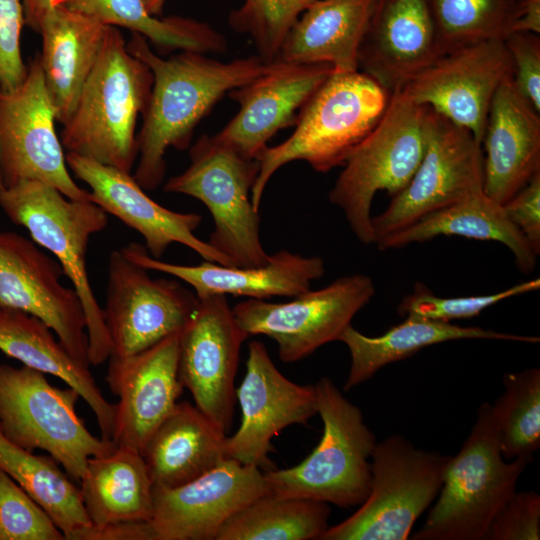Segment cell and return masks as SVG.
Instances as JSON below:
<instances>
[{
    "instance_id": "2",
    "label": "cell",
    "mask_w": 540,
    "mask_h": 540,
    "mask_svg": "<svg viewBox=\"0 0 540 540\" xmlns=\"http://www.w3.org/2000/svg\"><path fill=\"white\" fill-rule=\"evenodd\" d=\"M152 85L149 67L129 52L120 30L108 26L99 58L63 125V149L131 173L138 158L137 120Z\"/></svg>"
},
{
    "instance_id": "21",
    "label": "cell",
    "mask_w": 540,
    "mask_h": 540,
    "mask_svg": "<svg viewBox=\"0 0 540 540\" xmlns=\"http://www.w3.org/2000/svg\"><path fill=\"white\" fill-rule=\"evenodd\" d=\"M179 334L130 356L109 357L106 381L119 398L111 440L138 450L177 404Z\"/></svg>"
},
{
    "instance_id": "26",
    "label": "cell",
    "mask_w": 540,
    "mask_h": 540,
    "mask_svg": "<svg viewBox=\"0 0 540 540\" xmlns=\"http://www.w3.org/2000/svg\"><path fill=\"white\" fill-rule=\"evenodd\" d=\"M108 26L60 5L43 19L40 59L43 78L56 114L64 125L101 53Z\"/></svg>"
},
{
    "instance_id": "11",
    "label": "cell",
    "mask_w": 540,
    "mask_h": 540,
    "mask_svg": "<svg viewBox=\"0 0 540 540\" xmlns=\"http://www.w3.org/2000/svg\"><path fill=\"white\" fill-rule=\"evenodd\" d=\"M375 295L372 279L343 276L319 290H308L284 303L252 299L236 304L234 317L250 335L272 338L282 362L293 363L321 346L338 341L354 316Z\"/></svg>"
},
{
    "instance_id": "45",
    "label": "cell",
    "mask_w": 540,
    "mask_h": 540,
    "mask_svg": "<svg viewBox=\"0 0 540 540\" xmlns=\"http://www.w3.org/2000/svg\"><path fill=\"white\" fill-rule=\"evenodd\" d=\"M84 540H155V534L149 521H132L101 528L92 526Z\"/></svg>"
},
{
    "instance_id": "37",
    "label": "cell",
    "mask_w": 540,
    "mask_h": 540,
    "mask_svg": "<svg viewBox=\"0 0 540 540\" xmlns=\"http://www.w3.org/2000/svg\"><path fill=\"white\" fill-rule=\"evenodd\" d=\"M443 52L510 31L519 0H427Z\"/></svg>"
},
{
    "instance_id": "19",
    "label": "cell",
    "mask_w": 540,
    "mask_h": 540,
    "mask_svg": "<svg viewBox=\"0 0 540 540\" xmlns=\"http://www.w3.org/2000/svg\"><path fill=\"white\" fill-rule=\"evenodd\" d=\"M268 493L259 467L225 458L179 487L153 486L149 522L155 540H215L229 518Z\"/></svg>"
},
{
    "instance_id": "30",
    "label": "cell",
    "mask_w": 540,
    "mask_h": 540,
    "mask_svg": "<svg viewBox=\"0 0 540 540\" xmlns=\"http://www.w3.org/2000/svg\"><path fill=\"white\" fill-rule=\"evenodd\" d=\"M493 339L538 343L539 337L503 333L482 327H462L450 322L406 315V319L380 336H366L349 325L339 337L350 353L351 363L344 390L372 378L382 367L408 358L421 349L453 340Z\"/></svg>"
},
{
    "instance_id": "9",
    "label": "cell",
    "mask_w": 540,
    "mask_h": 540,
    "mask_svg": "<svg viewBox=\"0 0 540 540\" xmlns=\"http://www.w3.org/2000/svg\"><path fill=\"white\" fill-rule=\"evenodd\" d=\"M189 167L164 185V191L191 196L210 211L214 229L208 243L234 267H260L270 255L260 239V215L251 202L259 171L249 159L214 136L202 135L189 149Z\"/></svg>"
},
{
    "instance_id": "22",
    "label": "cell",
    "mask_w": 540,
    "mask_h": 540,
    "mask_svg": "<svg viewBox=\"0 0 540 540\" xmlns=\"http://www.w3.org/2000/svg\"><path fill=\"white\" fill-rule=\"evenodd\" d=\"M333 72L328 63L274 61L263 74L228 92L240 109L216 137L257 160L269 139L296 124L307 101Z\"/></svg>"
},
{
    "instance_id": "8",
    "label": "cell",
    "mask_w": 540,
    "mask_h": 540,
    "mask_svg": "<svg viewBox=\"0 0 540 540\" xmlns=\"http://www.w3.org/2000/svg\"><path fill=\"white\" fill-rule=\"evenodd\" d=\"M80 394L52 386L44 373L27 366L0 365V430L11 443L45 450L80 483L90 457L113 452L112 440L94 436L79 418Z\"/></svg>"
},
{
    "instance_id": "46",
    "label": "cell",
    "mask_w": 540,
    "mask_h": 540,
    "mask_svg": "<svg viewBox=\"0 0 540 540\" xmlns=\"http://www.w3.org/2000/svg\"><path fill=\"white\" fill-rule=\"evenodd\" d=\"M510 32L540 35V0H519Z\"/></svg>"
},
{
    "instance_id": "1",
    "label": "cell",
    "mask_w": 540,
    "mask_h": 540,
    "mask_svg": "<svg viewBox=\"0 0 540 540\" xmlns=\"http://www.w3.org/2000/svg\"><path fill=\"white\" fill-rule=\"evenodd\" d=\"M126 45L153 74L149 103L137 135L138 164L133 174L144 190L152 191L163 182L167 149H188L196 126L224 94L257 78L271 63L258 55L220 62L195 51H181L164 59L137 33Z\"/></svg>"
},
{
    "instance_id": "3",
    "label": "cell",
    "mask_w": 540,
    "mask_h": 540,
    "mask_svg": "<svg viewBox=\"0 0 540 540\" xmlns=\"http://www.w3.org/2000/svg\"><path fill=\"white\" fill-rule=\"evenodd\" d=\"M391 93L359 70L333 72L301 110L292 135L257 157L251 202L259 211L264 189L283 165L306 161L325 173L343 165L384 114Z\"/></svg>"
},
{
    "instance_id": "28",
    "label": "cell",
    "mask_w": 540,
    "mask_h": 540,
    "mask_svg": "<svg viewBox=\"0 0 540 540\" xmlns=\"http://www.w3.org/2000/svg\"><path fill=\"white\" fill-rule=\"evenodd\" d=\"M55 336L39 318L0 306V351L74 388L93 411L101 438L111 440L116 404L105 399L89 367L75 360Z\"/></svg>"
},
{
    "instance_id": "48",
    "label": "cell",
    "mask_w": 540,
    "mask_h": 540,
    "mask_svg": "<svg viewBox=\"0 0 540 540\" xmlns=\"http://www.w3.org/2000/svg\"><path fill=\"white\" fill-rule=\"evenodd\" d=\"M148 11L154 15H161L166 3V0H144Z\"/></svg>"
},
{
    "instance_id": "7",
    "label": "cell",
    "mask_w": 540,
    "mask_h": 540,
    "mask_svg": "<svg viewBox=\"0 0 540 540\" xmlns=\"http://www.w3.org/2000/svg\"><path fill=\"white\" fill-rule=\"evenodd\" d=\"M429 108L414 102L401 89L391 93L376 126L352 150L329 192L351 231L363 244H374L371 205L378 191L401 192L422 159Z\"/></svg>"
},
{
    "instance_id": "17",
    "label": "cell",
    "mask_w": 540,
    "mask_h": 540,
    "mask_svg": "<svg viewBox=\"0 0 540 540\" xmlns=\"http://www.w3.org/2000/svg\"><path fill=\"white\" fill-rule=\"evenodd\" d=\"M512 75L503 39H493L443 53L400 89L414 102L469 130L481 144L492 99Z\"/></svg>"
},
{
    "instance_id": "36",
    "label": "cell",
    "mask_w": 540,
    "mask_h": 540,
    "mask_svg": "<svg viewBox=\"0 0 540 540\" xmlns=\"http://www.w3.org/2000/svg\"><path fill=\"white\" fill-rule=\"evenodd\" d=\"M504 392L492 414L505 460L530 457L540 447V369L503 375Z\"/></svg>"
},
{
    "instance_id": "10",
    "label": "cell",
    "mask_w": 540,
    "mask_h": 540,
    "mask_svg": "<svg viewBox=\"0 0 540 540\" xmlns=\"http://www.w3.org/2000/svg\"><path fill=\"white\" fill-rule=\"evenodd\" d=\"M450 456L425 451L401 435L376 444L372 483L360 508L319 540H405L438 496Z\"/></svg>"
},
{
    "instance_id": "5",
    "label": "cell",
    "mask_w": 540,
    "mask_h": 540,
    "mask_svg": "<svg viewBox=\"0 0 540 540\" xmlns=\"http://www.w3.org/2000/svg\"><path fill=\"white\" fill-rule=\"evenodd\" d=\"M317 413L323 435L315 449L299 464L263 472L269 493L348 508L361 505L371 483V458L377 444L361 410L328 377L315 385Z\"/></svg>"
},
{
    "instance_id": "23",
    "label": "cell",
    "mask_w": 540,
    "mask_h": 540,
    "mask_svg": "<svg viewBox=\"0 0 540 540\" xmlns=\"http://www.w3.org/2000/svg\"><path fill=\"white\" fill-rule=\"evenodd\" d=\"M443 53L427 0H375L357 66L392 93Z\"/></svg>"
},
{
    "instance_id": "34",
    "label": "cell",
    "mask_w": 540,
    "mask_h": 540,
    "mask_svg": "<svg viewBox=\"0 0 540 540\" xmlns=\"http://www.w3.org/2000/svg\"><path fill=\"white\" fill-rule=\"evenodd\" d=\"M68 8L107 26L123 27L142 35L160 50L224 52V36L210 25L190 18L152 15L144 0H66Z\"/></svg>"
},
{
    "instance_id": "44",
    "label": "cell",
    "mask_w": 540,
    "mask_h": 540,
    "mask_svg": "<svg viewBox=\"0 0 540 540\" xmlns=\"http://www.w3.org/2000/svg\"><path fill=\"white\" fill-rule=\"evenodd\" d=\"M508 219L522 233L533 251L540 253V172L503 204Z\"/></svg>"
},
{
    "instance_id": "43",
    "label": "cell",
    "mask_w": 540,
    "mask_h": 540,
    "mask_svg": "<svg viewBox=\"0 0 540 540\" xmlns=\"http://www.w3.org/2000/svg\"><path fill=\"white\" fill-rule=\"evenodd\" d=\"M503 41L512 60V79L516 88L540 113V36L510 32Z\"/></svg>"
},
{
    "instance_id": "24",
    "label": "cell",
    "mask_w": 540,
    "mask_h": 540,
    "mask_svg": "<svg viewBox=\"0 0 540 540\" xmlns=\"http://www.w3.org/2000/svg\"><path fill=\"white\" fill-rule=\"evenodd\" d=\"M131 261L147 270L166 273L189 284L198 298L210 295L245 296L267 299L274 296L295 297L311 288V283L325 273L319 256H302L287 250L270 255L260 267H234L204 261L199 265H179L152 257L139 243L120 249Z\"/></svg>"
},
{
    "instance_id": "18",
    "label": "cell",
    "mask_w": 540,
    "mask_h": 540,
    "mask_svg": "<svg viewBox=\"0 0 540 540\" xmlns=\"http://www.w3.org/2000/svg\"><path fill=\"white\" fill-rule=\"evenodd\" d=\"M236 400L241 408L239 429L224 441L227 458L260 469H273L269 454L273 437L293 424H306L317 413L314 385H300L286 378L275 366L265 345H248L246 373Z\"/></svg>"
},
{
    "instance_id": "33",
    "label": "cell",
    "mask_w": 540,
    "mask_h": 540,
    "mask_svg": "<svg viewBox=\"0 0 540 540\" xmlns=\"http://www.w3.org/2000/svg\"><path fill=\"white\" fill-rule=\"evenodd\" d=\"M50 455H35L0 430V467L45 511L65 540H84L92 527L77 487Z\"/></svg>"
},
{
    "instance_id": "6",
    "label": "cell",
    "mask_w": 540,
    "mask_h": 540,
    "mask_svg": "<svg viewBox=\"0 0 540 540\" xmlns=\"http://www.w3.org/2000/svg\"><path fill=\"white\" fill-rule=\"evenodd\" d=\"M0 207L14 224L28 230L37 245L56 257L84 309L89 363H104L112 346L103 310L89 281L86 254L90 237L107 226V213L90 200L69 199L55 187L36 180L5 188Z\"/></svg>"
},
{
    "instance_id": "27",
    "label": "cell",
    "mask_w": 540,
    "mask_h": 540,
    "mask_svg": "<svg viewBox=\"0 0 540 540\" xmlns=\"http://www.w3.org/2000/svg\"><path fill=\"white\" fill-rule=\"evenodd\" d=\"M225 438L196 406L177 403L141 451L153 486L176 488L213 469L227 458Z\"/></svg>"
},
{
    "instance_id": "13",
    "label": "cell",
    "mask_w": 540,
    "mask_h": 540,
    "mask_svg": "<svg viewBox=\"0 0 540 540\" xmlns=\"http://www.w3.org/2000/svg\"><path fill=\"white\" fill-rule=\"evenodd\" d=\"M55 121L37 55L16 88H0V172L4 186L36 180L55 187L69 199L90 200V192L79 187L68 172Z\"/></svg>"
},
{
    "instance_id": "41",
    "label": "cell",
    "mask_w": 540,
    "mask_h": 540,
    "mask_svg": "<svg viewBox=\"0 0 540 540\" xmlns=\"http://www.w3.org/2000/svg\"><path fill=\"white\" fill-rule=\"evenodd\" d=\"M485 539L539 540V494L534 491L515 492L493 518Z\"/></svg>"
},
{
    "instance_id": "35",
    "label": "cell",
    "mask_w": 540,
    "mask_h": 540,
    "mask_svg": "<svg viewBox=\"0 0 540 540\" xmlns=\"http://www.w3.org/2000/svg\"><path fill=\"white\" fill-rule=\"evenodd\" d=\"M329 515L328 503L268 493L229 518L215 540H319Z\"/></svg>"
},
{
    "instance_id": "14",
    "label": "cell",
    "mask_w": 540,
    "mask_h": 540,
    "mask_svg": "<svg viewBox=\"0 0 540 540\" xmlns=\"http://www.w3.org/2000/svg\"><path fill=\"white\" fill-rule=\"evenodd\" d=\"M198 302L196 294L178 281L154 279L121 250L112 251L102 308L111 355H134L180 333Z\"/></svg>"
},
{
    "instance_id": "38",
    "label": "cell",
    "mask_w": 540,
    "mask_h": 540,
    "mask_svg": "<svg viewBox=\"0 0 540 540\" xmlns=\"http://www.w3.org/2000/svg\"><path fill=\"white\" fill-rule=\"evenodd\" d=\"M317 0H244L230 12L228 23L241 34H247L267 64L273 63L292 26Z\"/></svg>"
},
{
    "instance_id": "47",
    "label": "cell",
    "mask_w": 540,
    "mask_h": 540,
    "mask_svg": "<svg viewBox=\"0 0 540 540\" xmlns=\"http://www.w3.org/2000/svg\"><path fill=\"white\" fill-rule=\"evenodd\" d=\"M24 8L25 25L33 31H39L44 17L66 0H21Z\"/></svg>"
},
{
    "instance_id": "20",
    "label": "cell",
    "mask_w": 540,
    "mask_h": 540,
    "mask_svg": "<svg viewBox=\"0 0 540 540\" xmlns=\"http://www.w3.org/2000/svg\"><path fill=\"white\" fill-rule=\"evenodd\" d=\"M65 158L74 175L90 187V201L141 234L152 257L159 259L171 244L180 243L206 261L232 266L226 256L194 234L202 222L199 214L179 213L158 204L129 172L73 153H66Z\"/></svg>"
},
{
    "instance_id": "29",
    "label": "cell",
    "mask_w": 540,
    "mask_h": 540,
    "mask_svg": "<svg viewBox=\"0 0 540 540\" xmlns=\"http://www.w3.org/2000/svg\"><path fill=\"white\" fill-rule=\"evenodd\" d=\"M375 0H317L287 34L275 61L328 63L334 72L358 70V51Z\"/></svg>"
},
{
    "instance_id": "49",
    "label": "cell",
    "mask_w": 540,
    "mask_h": 540,
    "mask_svg": "<svg viewBox=\"0 0 540 540\" xmlns=\"http://www.w3.org/2000/svg\"><path fill=\"white\" fill-rule=\"evenodd\" d=\"M4 189H5V186H4L2 176H1V172H0V195L4 191Z\"/></svg>"
},
{
    "instance_id": "39",
    "label": "cell",
    "mask_w": 540,
    "mask_h": 540,
    "mask_svg": "<svg viewBox=\"0 0 540 540\" xmlns=\"http://www.w3.org/2000/svg\"><path fill=\"white\" fill-rule=\"evenodd\" d=\"M540 288V279L516 284L500 292L463 297H439L425 285L417 283L412 293L406 295L398 305L400 315H416L427 319L450 322L479 315L486 308L507 298L535 291Z\"/></svg>"
},
{
    "instance_id": "32",
    "label": "cell",
    "mask_w": 540,
    "mask_h": 540,
    "mask_svg": "<svg viewBox=\"0 0 540 540\" xmlns=\"http://www.w3.org/2000/svg\"><path fill=\"white\" fill-rule=\"evenodd\" d=\"M80 490L94 528L152 517L153 483L136 449L116 446L110 454L90 457Z\"/></svg>"
},
{
    "instance_id": "15",
    "label": "cell",
    "mask_w": 540,
    "mask_h": 540,
    "mask_svg": "<svg viewBox=\"0 0 540 540\" xmlns=\"http://www.w3.org/2000/svg\"><path fill=\"white\" fill-rule=\"evenodd\" d=\"M248 337L225 295L199 298L179 334V381L191 392L195 406L224 433L233 421L235 376Z\"/></svg>"
},
{
    "instance_id": "12",
    "label": "cell",
    "mask_w": 540,
    "mask_h": 540,
    "mask_svg": "<svg viewBox=\"0 0 540 540\" xmlns=\"http://www.w3.org/2000/svg\"><path fill=\"white\" fill-rule=\"evenodd\" d=\"M425 149L407 186L372 217L374 244L422 217L483 191V151L473 134L428 107Z\"/></svg>"
},
{
    "instance_id": "25",
    "label": "cell",
    "mask_w": 540,
    "mask_h": 540,
    "mask_svg": "<svg viewBox=\"0 0 540 540\" xmlns=\"http://www.w3.org/2000/svg\"><path fill=\"white\" fill-rule=\"evenodd\" d=\"M483 191L503 205L540 172V113L512 77L497 89L483 139Z\"/></svg>"
},
{
    "instance_id": "31",
    "label": "cell",
    "mask_w": 540,
    "mask_h": 540,
    "mask_svg": "<svg viewBox=\"0 0 540 540\" xmlns=\"http://www.w3.org/2000/svg\"><path fill=\"white\" fill-rule=\"evenodd\" d=\"M440 235L500 242L511 251L518 269L523 273L532 272L537 263L538 255L508 219L503 205L488 197L484 191L429 213L375 244L380 250H387L425 242Z\"/></svg>"
},
{
    "instance_id": "4",
    "label": "cell",
    "mask_w": 540,
    "mask_h": 540,
    "mask_svg": "<svg viewBox=\"0 0 540 540\" xmlns=\"http://www.w3.org/2000/svg\"><path fill=\"white\" fill-rule=\"evenodd\" d=\"M534 456L503 458L491 404L484 402L460 451L450 456L438 499L414 540H483Z\"/></svg>"
},
{
    "instance_id": "16",
    "label": "cell",
    "mask_w": 540,
    "mask_h": 540,
    "mask_svg": "<svg viewBox=\"0 0 540 540\" xmlns=\"http://www.w3.org/2000/svg\"><path fill=\"white\" fill-rule=\"evenodd\" d=\"M63 275L58 260L33 240L0 231V306L42 320L69 354L89 367L86 316L76 291L61 283Z\"/></svg>"
},
{
    "instance_id": "40",
    "label": "cell",
    "mask_w": 540,
    "mask_h": 540,
    "mask_svg": "<svg viewBox=\"0 0 540 540\" xmlns=\"http://www.w3.org/2000/svg\"><path fill=\"white\" fill-rule=\"evenodd\" d=\"M0 540H65L45 511L1 467Z\"/></svg>"
},
{
    "instance_id": "42",
    "label": "cell",
    "mask_w": 540,
    "mask_h": 540,
    "mask_svg": "<svg viewBox=\"0 0 540 540\" xmlns=\"http://www.w3.org/2000/svg\"><path fill=\"white\" fill-rule=\"evenodd\" d=\"M25 25L21 0H0V88L12 90L25 78L27 66L21 52Z\"/></svg>"
}]
</instances>
